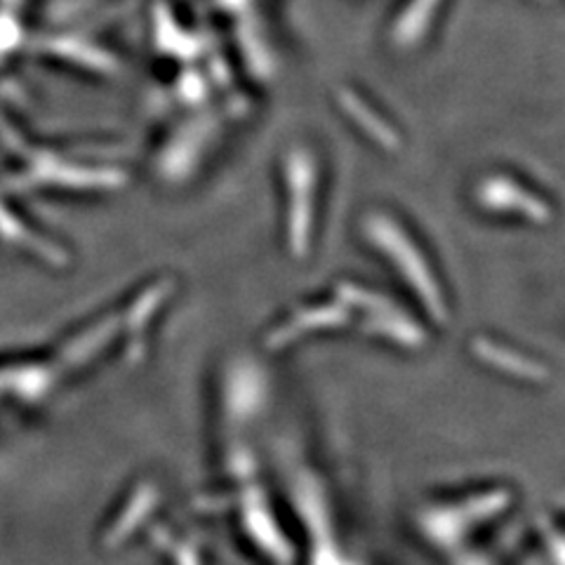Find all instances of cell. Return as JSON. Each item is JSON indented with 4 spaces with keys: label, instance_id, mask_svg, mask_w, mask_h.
Returning <instances> with one entry per match:
<instances>
[{
    "label": "cell",
    "instance_id": "8992f818",
    "mask_svg": "<svg viewBox=\"0 0 565 565\" xmlns=\"http://www.w3.org/2000/svg\"><path fill=\"white\" fill-rule=\"evenodd\" d=\"M440 6V0H413V3L405 8L401 20L396 22L392 31V41L398 47H413L422 41L424 31L431 24V14Z\"/></svg>",
    "mask_w": 565,
    "mask_h": 565
},
{
    "label": "cell",
    "instance_id": "52a82bcc",
    "mask_svg": "<svg viewBox=\"0 0 565 565\" xmlns=\"http://www.w3.org/2000/svg\"><path fill=\"white\" fill-rule=\"evenodd\" d=\"M365 328L377 332V334H386V338H394V340L408 344V347H417L424 340L422 330L415 323H411L408 316H403L394 307L386 309V311L370 313Z\"/></svg>",
    "mask_w": 565,
    "mask_h": 565
},
{
    "label": "cell",
    "instance_id": "7a4b0ae2",
    "mask_svg": "<svg viewBox=\"0 0 565 565\" xmlns=\"http://www.w3.org/2000/svg\"><path fill=\"white\" fill-rule=\"evenodd\" d=\"M288 186H290V215H288V238L295 257L309 253L311 241V217H313V186H316V163L309 151L292 149L288 156Z\"/></svg>",
    "mask_w": 565,
    "mask_h": 565
},
{
    "label": "cell",
    "instance_id": "ba28073f",
    "mask_svg": "<svg viewBox=\"0 0 565 565\" xmlns=\"http://www.w3.org/2000/svg\"><path fill=\"white\" fill-rule=\"evenodd\" d=\"M172 288H174L172 280H161V282H156V286L147 288L145 292H141V295L135 299V305H132V309H130V313H128V321H130L132 330L145 328L147 321H151V316H153L158 309H161V305L166 302L168 295L172 292Z\"/></svg>",
    "mask_w": 565,
    "mask_h": 565
},
{
    "label": "cell",
    "instance_id": "5b68a950",
    "mask_svg": "<svg viewBox=\"0 0 565 565\" xmlns=\"http://www.w3.org/2000/svg\"><path fill=\"white\" fill-rule=\"evenodd\" d=\"M338 99L342 104V109L349 114V118L353 122H359V126L365 130V135L373 137L380 147H384L388 151L401 147V139L394 132V128L388 126L382 116H377L373 109H370V106L356 93H351L344 87V90L338 93Z\"/></svg>",
    "mask_w": 565,
    "mask_h": 565
},
{
    "label": "cell",
    "instance_id": "277c9868",
    "mask_svg": "<svg viewBox=\"0 0 565 565\" xmlns=\"http://www.w3.org/2000/svg\"><path fill=\"white\" fill-rule=\"evenodd\" d=\"M349 321V309L344 305H323V307H309L297 311L290 316L286 323L276 328L269 338L271 347H282L292 340H297L302 332L309 330H321V328H332V326H342Z\"/></svg>",
    "mask_w": 565,
    "mask_h": 565
},
{
    "label": "cell",
    "instance_id": "3957f363",
    "mask_svg": "<svg viewBox=\"0 0 565 565\" xmlns=\"http://www.w3.org/2000/svg\"><path fill=\"white\" fill-rule=\"evenodd\" d=\"M476 199L492 212H511V215H521L530 222L544 224L552 220V210L535 193L525 191L514 180H507V177H488L481 182Z\"/></svg>",
    "mask_w": 565,
    "mask_h": 565
},
{
    "label": "cell",
    "instance_id": "6da1fadb",
    "mask_svg": "<svg viewBox=\"0 0 565 565\" xmlns=\"http://www.w3.org/2000/svg\"><path fill=\"white\" fill-rule=\"evenodd\" d=\"M363 226L365 236L388 257V262L398 269V274L408 282L411 290L417 292L424 309H427L429 316L436 318L438 323H444L448 318L444 290L438 288V280L429 269V262L424 259L419 247L403 232L401 224L392 217L380 215V212H373V215L365 217Z\"/></svg>",
    "mask_w": 565,
    "mask_h": 565
}]
</instances>
